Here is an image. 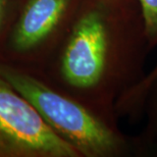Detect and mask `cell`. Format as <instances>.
Returning a JSON list of instances; mask_svg holds the SVG:
<instances>
[{"label":"cell","instance_id":"277c9868","mask_svg":"<svg viewBox=\"0 0 157 157\" xmlns=\"http://www.w3.org/2000/svg\"><path fill=\"white\" fill-rule=\"evenodd\" d=\"M0 157H81L0 77Z\"/></svg>","mask_w":157,"mask_h":157},{"label":"cell","instance_id":"ba28073f","mask_svg":"<svg viewBox=\"0 0 157 157\" xmlns=\"http://www.w3.org/2000/svg\"><path fill=\"white\" fill-rule=\"evenodd\" d=\"M154 87H157V82L155 83L154 86H153V88H154ZM153 88H152V89H153ZM154 121H155V124H156V128H157V97L155 99V105H154Z\"/></svg>","mask_w":157,"mask_h":157},{"label":"cell","instance_id":"7a4b0ae2","mask_svg":"<svg viewBox=\"0 0 157 157\" xmlns=\"http://www.w3.org/2000/svg\"><path fill=\"white\" fill-rule=\"evenodd\" d=\"M0 77L20 92L81 157H119L130 151V144L118 128L117 114L92 107L41 75L3 62H0Z\"/></svg>","mask_w":157,"mask_h":157},{"label":"cell","instance_id":"5b68a950","mask_svg":"<svg viewBox=\"0 0 157 157\" xmlns=\"http://www.w3.org/2000/svg\"><path fill=\"white\" fill-rule=\"evenodd\" d=\"M157 82V64L150 71L149 75H146L145 78L140 82L137 86L131 89L122 98L119 100V108L125 113L133 114L138 111L143 105L144 101L151 92L153 86Z\"/></svg>","mask_w":157,"mask_h":157},{"label":"cell","instance_id":"6da1fadb","mask_svg":"<svg viewBox=\"0 0 157 157\" xmlns=\"http://www.w3.org/2000/svg\"><path fill=\"white\" fill-rule=\"evenodd\" d=\"M150 47L137 0H85L41 75L92 107L117 114L119 99L145 78Z\"/></svg>","mask_w":157,"mask_h":157},{"label":"cell","instance_id":"52a82bcc","mask_svg":"<svg viewBox=\"0 0 157 157\" xmlns=\"http://www.w3.org/2000/svg\"><path fill=\"white\" fill-rule=\"evenodd\" d=\"M20 0H0V54L13 21Z\"/></svg>","mask_w":157,"mask_h":157},{"label":"cell","instance_id":"8992f818","mask_svg":"<svg viewBox=\"0 0 157 157\" xmlns=\"http://www.w3.org/2000/svg\"><path fill=\"white\" fill-rule=\"evenodd\" d=\"M143 15L150 49L157 46V0H137Z\"/></svg>","mask_w":157,"mask_h":157},{"label":"cell","instance_id":"3957f363","mask_svg":"<svg viewBox=\"0 0 157 157\" xmlns=\"http://www.w3.org/2000/svg\"><path fill=\"white\" fill-rule=\"evenodd\" d=\"M85 0H20L0 62L41 74L70 32Z\"/></svg>","mask_w":157,"mask_h":157},{"label":"cell","instance_id":"9c48e42d","mask_svg":"<svg viewBox=\"0 0 157 157\" xmlns=\"http://www.w3.org/2000/svg\"><path fill=\"white\" fill-rule=\"evenodd\" d=\"M124 1H133V0H124Z\"/></svg>","mask_w":157,"mask_h":157}]
</instances>
